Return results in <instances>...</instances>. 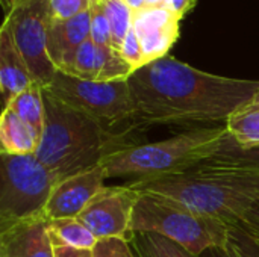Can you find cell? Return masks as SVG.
Segmentation results:
<instances>
[{"label":"cell","mask_w":259,"mask_h":257,"mask_svg":"<svg viewBox=\"0 0 259 257\" xmlns=\"http://www.w3.org/2000/svg\"><path fill=\"white\" fill-rule=\"evenodd\" d=\"M93 257H140L127 239H100L93 248Z\"/></svg>","instance_id":"26"},{"label":"cell","mask_w":259,"mask_h":257,"mask_svg":"<svg viewBox=\"0 0 259 257\" xmlns=\"http://www.w3.org/2000/svg\"><path fill=\"white\" fill-rule=\"evenodd\" d=\"M44 89L109 132L135 118V105L127 80L94 82L58 71Z\"/></svg>","instance_id":"7"},{"label":"cell","mask_w":259,"mask_h":257,"mask_svg":"<svg viewBox=\"0 0 259 257\" xmlns=\"http://www.w3.org/2000/svg\"><path fill=\"white\" fill-rule=\"evenodd\" d=\"M211 165L222 167H241V168H259V145L252 148H241L234 142V139H226L222 150L206 161Z\"/></svg>","instance_id":"23"},{"label":"cell","mask_w":259,"mask_h":257,"mask_svg":"<svg viewBox=\"0 0 259 257\" xmlns=\"http://www.w3.org/2000/svg\"><path fill=\"white\" fill-rule=\"evenodd\" d=\"M102 165L59 180L44 211L47 220L77 218L96 194L105 186Z\"/></svg>","instance_id":"10"},{"label":"cell","mask_w":259,"mask_h":257,"mask_svg":"<svg viewBox=\"0 0 259 257\" xmlns=\"http://www.w3.org/2000/svg\"><path fill=\"white\" fill-rule=\"evenodd\" d=\"M259 244V201H256L235 224Z\"/></svg>","instance_id":"28"},{"label":"cell","mask_w":259,"mask_h":257,"mask_svg":"<svg viewBox=\"0 0 259 257\" xmlns=\"http://www.w3.org/2000/svg\"><path fill=\"white\" fill-rule=\"evenodd\" d=\"M91 36L90 11L74 18L56 21L52 20L47 32L49 58L58 71L65 73L74 59L79 47Z\"/></svg>","instance_id":"14"},{"label":"cell","mask_w":259,"mask_h":257,"mask_svg":"<svg viewBox=\"0 0 259 257\" xmlns=\"http://www.w3.org/2000/svg\"><path fill=\"white\" fill-rule=\"evenodd\" d=\"M58 177L35 155H3L0 170V229L44 217Z\"/></svg>","instance_id":"6"},{"label":"cell","mask_w":259,"mask_h":257,"mask_svg":"<svg viewBox=\"0 0 259 257\" xmlns=\"http://www.w3.org/2000/svg\"><path fill=\"white\" fill-rule=\"evenodd\" d=\"M228 133L241 148L259 145V103L253 98L235 111L225 123Z\"/></svg>","instance_id":"18"},{"label":"cell","mask_w":259,"mask_h":257,"mask_svg":"<svg viewBox=\"0 0 259 257\" xmlns=\"http://www.w3.org/2000/svg\"><path fill=\"white\" fill-rule=\"evenodd\" d=\"M46 120L35 156L62 180L73 174L96 168L106 155L121 148L123 133L102 127L93 118L55 98L44 88Z\"/></svg>","instance_id":"3"},{"label":"cell","mask_w":259,"mask_h":257,"mask_svg":"<svg viewBox=\"0 0 259 257\" xmlns=\"http://www.w3.org/2000/svg\"><path fill=\"white\" fill-rule=\"evenodd\" d=\"M132 65L112 47H103L88 38L76 52L65 74L94 82L127 80L134 74ZM62 73V71H61Z\"/></svg>","instance_id":"12"},{"label":"cell","mask_w":259,"mask_h":257,"mask_svg":"<svg viewBox=\"0 0 259 257\" xmlns=\"http://www.w3.org/2000/svg\"><path fill=\"white\" fill-rule=\"evenodd\" d=\"M131 233H156L184 247L194 256L209 248L223 247L229 226L223 221L191 209L162 194L138 191Z\"/></svg>","instance_id":"5"},{"label":"cell","mask_w":259,"mask_h":257,"mask_svg":"<svg viewBox=\"0 0 259 257\" xmlns=\"http://www.w3.org/2000/svg\"><path fill=\"white\" fill-rule=\"evenodd\" d=\"M199 257H259V244L238 226H229L226 244L209 248Z\"/></svg>","instance_id":"22"},{"label":"cell","mask_w":259,"mask_h":257,"mask_svg":"<svg viewBox=\"0 0 259 257\" xmlns=\"http://www.w3.org/2000/svg\"><path fill=\"white\" fill-rule=\"evenodd\" d=\"M56 257H93V251L88 250H74L68 247H55Z\"/></svg>","instance_id":"30"},{"label":"cell","mask_w":259,"mask_h":257,"mask_svg":"<svg viewBox=\"0 0 259 257\" xmlns=\"http://www.w3.org/2000/svg\"><path fill=\"white\" fill-rule=\"evenodd\" d=\"M39 141L41 136L11 108L3 109L0 118V150L3 155H35Z\"/></svg>","instance_id":"16"},{"label":"cell","mask_w":259,"mask_h":257,"mask_svg":"<svg viewBox=\"0 0 259 257\" xmlns=\"http://www.w3.org/2000/svg\"><path fill=\"white\" fill-rule=\"evenodd\" d=\"M228 138L226 126L196 127L156 142L127 144L106 155L100 165L106 179L147 182L196 168L217 155Z\"/></svg>","instance_id":"4"},{"label":"cell","mask_w":259,"mask_h":257,"mask_svg":"<svg viewBox=\"0 0 259 257\" xmlns=\"http://www.w3.org/2000/svg\"><path fill=\"white\" fill-rule=\"evenodd\" d=\"M0 257H56L49 220L39 217L0 232Z\"/></svg>","instance_id":"13"},{"label":"cell","mask_w":259,"mask_h":257,"mask_svg":"<svg viewBox=\"0 0 259 257\" xmlns=\"http://www.w3.org/2000/svg\"><path fill=\"white\" fill-rule=\"evenodd\" d=\"M17 2H20V0H8V3L5 5V6H6V12L9 11V8H12V6H14Z\"/></svg>","instance_id":"33"},{"label":"cell","mask_w":259,"mask_h":257,"mask_svg":"<svg viewBox=\"0 0 259 257\" xmlns=\"http://www.w3.org/2000/svg\"><path fill=\"white\" fill-rule=\"evenodd\" d=\"M127 82L134 121L144 126L226 123L259 91V80L211 74L170 55L138 68Z\"/></svg>","instance_id":"1"},{"label":"cell","mask_w":259,"mask_h":257,"mask_svg":"<svg viewBox=\"0 0 259 257\" xmlns=\"http://www.w3.org/2000/svg\"><path fill=\"white\" fill-rule=\"evenodd\" d=\"M100 2L109 23L112 48L120 52L129 30L132 29L134 11L124 0H100Z\"/></svg>","instance_id":"21"},{"label":"cell","mask_w":259,"mask_h":257,"mask_svg":"<svg viewBox=\"0 0 259 257\" xmlns=\"http://www.w3.org/2000/svg\"><path fill=\"white\" fill-rule=\"evenodd\" d=\"M179 23L181 18L165 8L144 6L134 12L132 27L141 44L144 65L168 55L179 38Z\"/></svg>","instance_id":"11"},{"label":"cell","mask_w":259,"mask_h":257,"mask_svg":"<svg viewBox=\"0 0 259 257\" xmlns=\"http://www.w3.org/2000/svg\"><path fill=\"white\" fill-rule=\"evenodd\" d=\"M50 21L49 0H20L9 8L2 24V27L9 32L35 82L42 88H46L58 73L47 52Z\"/></svg>","instance_id":"8"},{"label":"cell","mask_w":259,"mask_h":257,"mask_svg":"<svg viewBox=\"0 0 259 257\" xmlns=\"http://www.w3.org/2000/svg\"><path fill=\"white\" fill-rule=\"evenodd\" d=\"M35 82L26 61L15 47L9 32L0 29V92L3 109H6L12 100L32 86Z\"/></svg>","instance_id":"15"},{"label":"cell","mask_w":259,"mask_h":257,"mask_svg":"<svg viewBox=\"0 0 259 257\" xmlns=\"http://www.w3.org/2000/svg\"><path fill=\"white\" fill-rule=\"evenodd\" d=\"M253 98H255V100H256V101H258V103H259V91H258V92H256V95H255Z\"/></svg>","instance_id":"34"},{"label":"cell","mask_w":259,"mask_h":257,"mask_svg":"<svg viewBox=\"0 0 259 257\" xmlns=\"http://www.w3.org/2000/svg\"><path fill=\"white\" fill-rule=\"evenodd\" d=\"M167 0H146V6L149 8H164Z\"/></svg>","instance_id":"32"},{"label":"cell","mask_w":259,"mask_h":257,"mask_svg":"<svg viewBox=\"0 0 259 257\" xmlns=\"http://www.w3.org/2000/svg\"><path fill=\"white\" fill-rule=\"evenodd\" d=\"M90 15H91V39L103 47H112L111 42V29L106 18V14L103 11L100 0H91L90 6Z\"/></svg>","instance_id":"24"},{"label":"cell","mask_w":259,"mask_h":257,"mask_svg":"<svg viewBox=\"0 0 259 257\" xmlns=\"http://www.w3.org/2000/svg\"><path fill=\"white\" fill-rule=\"evenodd\" d=\"M129 185L137 191L175 198L228 226L235 224L259 201V168L222 167L203 162L182 174Z\"/></svg>","instance_id":"2"},{"label":"cell","mask_w":259,"mask_h":257,"mask_svg":"<svg viewBox=\"0 0 259 257\" xmlns=\"http://www.w3.org/2000/svg\"><path fill=\"white\" fill-rule=\"evenodd\" d=\"M120 53L121 56L132 65V68L137 71L138 68L144 67V56H143V50H141V44H140V39L134 30V27L129 30L121 48H120ZM134 71V73H135Z\"/></svg>","instance_id":"27"},{"label":"cell","mask_w":259,"mask_h":257,"mask_svg":"<svg viewBox=\"0 0 259 257\" xmlns=\"http://www.w3.org/2000/svg\"><path fill=\"white\" fill-rule=\"evenodd\" d=\"M140 192L131 185L103 186L77 220L100 239H129L131 223Z\"/></svg>","instance_id":"9"},{"label":"cell","mask_w":259,"mask_h":257,"mask_svg":"<svg viewBox=\"0 0 259 257\" xmlns=\"http://www.w3.org/2000/svg\"><path fill=\"white\" fill-rule=\"evenodd\" d=\"M124 2L132 8L134 12L135 11H140V9H143L146 6V0H124Z\"/></svg>","instance_id":"31"},{"label":"cell","mask_w":259,"mask_h":257,"mask_svg":"<svg viewBox=\"0 0 259 257\" xmlns=\"http://www.w3.org/2000/svg\"><path fill=\"white\" fill-rule=\"evenodd\" d=\"M8 108H11L39 136L42 135L46 108H44V91L41 85L33 83L32 86H29L26 91L17 95Z\"/></svg>","instance_id":"19"},{"label":"cell","mask_w":259,"mask_h":257,"mask_svg":"<svg viewBox=\"0 0 259 257\" xmlns=\"http://www.w3.org/2000/svg\"><path fill=\"white\" fill-rule=\"evenodd\" d=\"M196 3H197V0H167L164 8L182 20L196 6Z\"/></svg>","instance_id":"29"},{"label":"cell","mask_w":259,"mask_h":257,"mask_svg":"<svg viewBox=\"0 0 259 257\" xmlns=\"http://www.w3.org/2000/svg\"><path fill=\"white\" fill-rule=\"evenodd\" d=\"M91 0H49L50 18L56 21L74 18L83 12H88Z\"/></svg>","instance_id":"25"},{"label":"cell","mask_w":259,"mask_h":257,"mask_svg":"<svg viewBox=\"0 0 259 257\" xmlns=\"http://www.w3.org/2000/svg\"><path fill=\"white\" fill-rule=\"evenodd\" d=\"M49 236L53 247H68L88 251H93L99 241L77 218L49 220Z\"/></svg>","instance_id":"17"},{"label":"cell","mask_w":259,"mask_h":257,"mask_svg":"<svg viewBox=\"0 0 259 257\" xmlns=\"http://www.w3.org/2000/svg\"><path fill=\"white\" fill-rule=\"evenodd\" d=\"M127 241L140 257H199L156 233H131Z\"/></svg>","instance_id":"20"}]
</instances>
